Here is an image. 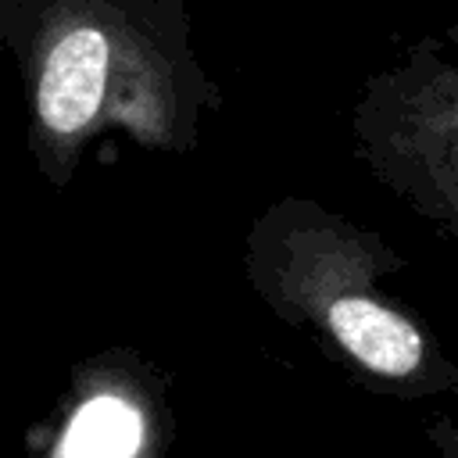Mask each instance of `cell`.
Returning <instances> with one entry per match:
<instances>
[{"mask_svg": "<svg viewBox=\"0 0 458 458\" xmlns=\"http://www.w3.org/2000/svg\"><path fill=\"white\" fill-rule=\"evenodd\" d=\"M354 140L372 175L422 218L458 236V64L437 39L369 79Z\"/></svg>", "mask_w": 458, "mask_h": 458, "instance_id": "obj_3", "label": "cell"}, {"mask_svg": "<svg viewBox=\"0 0 458 458\" xmlns=\"http://www.w3.org/2000/svg\"><path fill=\"white\" fill-rule=\"evenodd\" d=\"M426 440L437 458H458V419L440 415L426 426Z\"/></svg>", "mask_w": 458, "mask_h": 458, "instance_id": "obj_5", "label": "cell"}, {"mask_svg": "<svg viewBox=\"0 0 458 458\" xmlns=\"http://www.w3.org/2000/svg\"><path fill=\"white\" fill-rule=\"evenodd\" d=\"M161 437L150 386L132 369L104 361L79 372L43 458H157Z\"/></svg>", "mask_w": 458, "mask_h": 458, "instance_id": "obj_4", "label": "cell"}, {"mask_svg": "<svg viewBox=\"0 0 458 458\" xmlns=\"http://www.w3.org/2000/svg\"><path fill=\"white\" fill-rule=\"evenodd\" d=\"M29 100L36 147L68 165L104 129H125L147 147H172L179 93L168 61L111 7L72 0L36 36Z\"/></svg>", "mask_w": 458, "mask_h": 458, "instance_id": "obj_2", "label": "cell"}, {"mask_svg": "<svg viewBox=\"0 0 458 458\" xmlns=\"http://www.w3.org/2000/svg\"><path fill=\"white\" fill-rule=\"evenodd\" d=\"M401 268L383 236L297 197L276 204L250 236V276L265 301L315 329L365 386L404 401L458 394L451 351L383 290Z\"/></svg>", "mask_w": 458, "mask_h": 458, "instance_id": "obj_1", "label": "cell"}]
</instances>
